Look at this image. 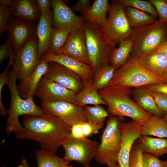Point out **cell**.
<instances>
[{
    "label": "cell",
    "mask_w": 167,
    "mask_h": 167,
    "mask_svg": "<svg viewBox=\"0 0 167 167\" xmlns=\"http://www.w3.org/2000/svg\"><path fill=\"white\" fill-rule=\"evenodd\" d=\"M23 122L24 128L16 137L36 141L41 150L52 154H56L64 139L71 133V127L47 112L38 117L24 115Z\"/></svg>",
    "instance_id": "cell-1"
},
{
    "label": "cell",
    "mask_w": 167,
    "mask_h": 167,
    "mask_svg": "<svg viewBox=\"0 0 167 167\" xmlns=\"http://www.w3.org/2000/svg\"><path fill=\"white\" fill-rule=\"evenodd\" d=\"M167 24L158 20L148 25L132 28L133 41L131 53L138 57L156 49L166 41L165 31Z\"/></svg>",
    "instance_id": "cell-6"
},
{
    "label": "cell",
    "mask_w": 167,
    "mask_h": 167,
    "mask_svg": "<svg viewBox=\"0 0 167 167\" xmlns=\"http://www.w3.org/2000/svg\"><path fill=\"white\" fill-rule=\"evenodd\" d=\"M164 82L162 78L154 75L143 67L138 57L131 53L126 63L115 70L108 86L133 88Z\"/></svg>",
    "instance_id": "cell-3"
},
{
    "label": "cell",
    "mask_w": 167,
    "mask_h": 167,
    "mask_svg": "<svg viewBox=\"0 0 167 167\" xmlns=\"http://www.w3.org/2000/svg\"><path fill=\"white\" fill-rule=\"evenodd\" d=\"M49 62L46 61L40 60L33 71L20 80L18 87L20 96L24 99L34 97L36 87L41 78L46 73Z\"/></svg>",
    "instance_id": "cell-19"
},
{
    "label": "cell",
    "mask_w": 167,
    "mask_h": 167,
    "mask_svg": "<svg viewBox=\"0 0 167 167\" xmlns=\"http://www.w3.org/2000/svg\"><path fill=\"white\" fill-rule=\"evenodd\" d=\"M125 8L118 0H112L108 17L102 26L107 39L115 47L122 40L131 38L132 28L128 20Z\"/></svg>",
    "instance_id": "cell-7"
},
{
    "label": "cell",
    "mask_w": 167,
    "mask_h": 167,
    "mask_svg": "<svg viewBox=\"0 0 167 167\" xmlns=\"http://www.w3.org/2000/svg\"><path fill=\"white\" fill-rule=\"evenodd\" d=\"M89 0H78L71 7L73 11L80 12L82 14L87 11L90 6Z\"/></svg>",
    "instance_id": "cell-42"
},
{
    "label": "cell",
    "mask_w": 167,
    "mask_h": 167,
    "mask_svg": "<svg viewBox=\"0 0 167 167\" xmlns=\"http://www.w3.org/2000/svg\"><path fill=\"white\" fill-rule=\"evenodd\" d=\"M141 135L167 138V123L164 118L152 115L142 126Z\"/></svg>",
    "instance_id": "cell-27"
},
{
    "label": "cell",
    "mask_w": 167,
    "mask_h": 167,
    "mask_svg": "<svg viewBox=\"0 0 167 167\" xmlns=\"http://www.w3.org/2000/svg\"><path fill=\"white\" fill-rule=\"evenodd\" d=\"M37 36H34L15 52L13 69L20 80L33 71L40 60Z\"/></svg>",
    "instance_id": "cell-10"
},
{
    "label": "cell",
    "mask_w": 167,
    "mask_h": 167,
    "mask_svg": "<svg viewBox=\"0 0 167 167\" xmlns=\"http://www.w3.org/2000/svg\"><path fill=\"white\" fill-rule=\"evenodd\" d=\"M13 46L10 34L6 41L0 47V64L7 57L9 58H15V54L13 50Z\"/></svg>",
    "instance_id": "cell-38"
},
{
    "label": "cell",
    "mask_w": 167,
    "mask_h": 167,
    "mask_svg": "<svg viewBox=\"0 0 167 167\" xmlns=\"http://www.w3.org/2000/svg\"><path fill=\"white\" fill-rule=\"evenodd\" d=\"M166 163V167H167V159L165 161Z\"/></svg>",
    "instance_id": "cell-54"
},
{
    "label": "cell",
    "mask_w": 167,
    "mask_h": 167,
    "mask_svg": "<svg viewBox=\"0 0 167 167\" xmlns=\"http://www.w3.org/2000/svg\"><path fill=\"white\" fill-rule=\"evenodd\" d=\"M125 8L130 7L146 12L156 18L158 16L156 9L149 1L141 0H118Z\"/></svg>",
    "instance_id": "cell-35"
},
{
    "label": "cell",
    "mask_w": 167,
    "mask_h": 167,
    "mask_svg": "<svg viewBox=\"0 0 167 167\" xmlns=\"http://www.w3.org/2000/svg\"><path fill=\"white\" fill-rule=\"evenodd\" d=\"M164 118L167 123V113L165 114L164 117Z\"/></svg>",
    "instance_id": "cell-51"
},
{
    "label": "cell",
    "mask_w": 167,
    "mask_h": 167,
    "mask_svg": "<svg viewBox=\"0 0 167 167\" xmlns=\"http://www.w3.org/2000/svg\"><path fill=\"white\" fill-rule=\"evenodd\" d=\"M18 79L12 69L8 72L7 85L10 90L11 96L10 107L8 110L7 122L15 123L19 122V117L22 115L38 117L46 112L38 106L34 101L33 97L23 99L20 95L16 85Z\"/></svg>",
    "instance_id": "cell-8"
},
{
    "label": "cell",
    "mask_w": 167,
    "mask_h": 167,
    "mask_svg": "<svg viewBox=\"0 0 167 167\" xmlns=\"http://www.w3.org/2000/svg\"><path fill=\"white\" fill-rule=\"evenodd\" d=\"M110 4L108 0H95L89 9L81 14L84 20L102 26L106 23Z\"/></svg>",
    "instance_id": "cell-25"
},
{
    "label": "cell",
    "mask_w": 167,
    "mask_h": 167,
    "mask_svg": "<svg viewBox=\"0 0 167 167\" xmlns=\"http://www.w3.org/2000/svg\"><path fill=\"white\" fill-rule=\"evenodd\" d=\"M18 167H29L27 160L23 159L20 163L18 165Z\"/></svg>",
    "instance_id": "cell-48"
},
{
    "label": "cell",
    "mask_w": 167,
    "mask_h": 167,
    "mask_svg": "<svg viewBox=\"0 0 167 167\" xmlns=\"http://www.w3.org/2000/svg\"><path fill=\"white\" fill-rule=\"evenodd\" d=\"M156 9L160 21L167 24V0H149Z\"/></svg>",
    "instance_id": "cell-37"
},
{
    "label": "cell",
    "mask_w": 167,
    "mask_h": 167,
    "mask_svg": "<svg viewBox=\"0 0 167 167\" xmlns=\"http://www.w3.org/2000/svg\"><path fill=\"white\" fill-rule=\"evenodd\" d=\"M83 108L88 122L98 125L102 128L105 125L106 118L110 116L102 105H87Z\"/></svg>",
    "instance_id": "cell-32"
},
{
    "label": "cell",
    "mask_w": 167,
    "mask_h": 167,
    "mask_svg": "<svg viewBox=\"0 0 167 167\" xmlns=\"http://www.w3.org/2000/svg\"><path fill=\"white\" fill-rule=\"evenodd\" d=\"M70 34L65 29L53 28L50 40L49 52L58 53L65 45Z\"/></svg>",
    "instance_id": "cell-34"
},
{
    "label": "cell",
    "mask_w": 167,
    "mask_h": 167,
    "mask_svg": "<svg viewBox=\"0 0 167 167\" xmlns=\"http://www.w3.org/2000/svg\"><path fill=\"white\" fill-rule=\"evenodd\" d=\"M106 102L107 111L110 116L124 118L128 117L143 125L153 115L140 108L132 98L131 88L119 86H109L98 90Z\"/></svg>",
    "instance_id": "cell-2"
},
{
    "label": "cell",
    "mask_w": 167,
    "mask_h": 167,
    "mask_svg": "<svg viewBox=\"0 0 167 167\" xmlns=\"http://www.w3.org/2000/svg\"><path fill=\"white\" fill-rule=\"evenodd\" d=\"M157 53L167 59V41L162 43L156 48Z\"/></svg>",
    "instance_id": "cell-46"
},
{
    "label": "cell",
    "mask_w": 167,
    "mask_h": 167,
    "mask_svg": "<svg viewBox=\"0 0 167 167\" xmlns=\"http://www.w3.org/2000/svg\"><path fill=\"white\" fill-rule=\"evenodd\" d=\"M123 118L110 116L107 119L106 126L100 137L101 142L95 159L98 163L108 166L118 164L122 135L120 124Z\"/></svg>",
    "instance_id": "cell-5"
},
{
    "label": "cell",
    "mask_w": 167,
    "mask_h": 167,
    "mask_svg": "<svg viewBox=\"0 0 167 167\" xmlns=\"http://www.w3.org/2000/svg\"><path fill=\"white\" fill-rule=\"evenodd\" d=\"M143 87L151 91L160 92L167 95V83L152 84Z\"/></svg>",
    "instance_id": "cell-43"
},
{
    "label": "cell",
    "mask_w": 167,
    "mask_h": 167,
    "mask_svg": "<svg viewBox=\"0 0 167 167\" xmlns=\"http://www.w3.org/2000/svg\"><path fill=\"white\" fill-rule=\"evenodd\" d=\"M102 128L100 126L90 122H82L71 127L70 135L77 138H87L98 133Z\"/></svg>",
    "instance_id": "cell-33"
},
{
    "label": "cell",
    "mask_w": 167,
    "mask_h": 167,
    "mask_svg": "<svg viewBox=\"0 0 167 167\" xmlns=\"http://www.w3.org/2000/svg\"><path fill=\"white\" fill-rule=\"evenodd\" d=\"M41 108L46 112L56 116L70 126L88 122L83 107L66 101L42 102Z\"/></svg>",
    "instance_id": "cell-11"
},
{
    "label": "cell",
    "mask_w": 167,
    "mask_h": 167,
    "mask_svg": "<svg viewBox=\"0 0 167 167\" xmlns=\"http://www.w3.org/2000/svg\"><path fill=\"white\" fill-rule=\"evenodd\" d=\"M3 167H6V166H3Z\"/></svg>",
    "instance_id": "cell-55"
},
{
    "label": "cell",
    "mask_w": 167,
    "mask_h": 167,
    "mask_svg": "<svg viewBox=\"0 0 167 167\" xmlns=\"http://www.w3.org/2000/svg\"><path fill=\"white\" fill-rule=\"evenodd\" d=\"M11 15L34 22L39 20L41 13L36 1L33 0H16L10 7Z\"/></svg>",
    "instance_id": "cell-23"
},
{
    "label": "cell",
    "mask_w": 167,
    "mask_h": 167,
    "mask_svg": "<svg viewBox=\"0 0 167 167\" xmlns=\"http://www.w3.org/2000/svg\"><path fill=\"white\" fill-rule=\"evenodd\" d=\"M36 158L37 167H62L70 163L63 157H59L56 154L49 153L40 149L36 151Z\"/></svg>",
    "instance_id": "cell-30"
},
{
    "label": "cell",
    "mask_w": 167,
    "mask_h": 167,
    "mask_svg": "<svg viewBox=\"0 0 167 167\" xmlns=\"http://www.w3.org/2000/svg\"><path fill=\"white\" fill-rule=\"evenodd\" d=\"M15 0H0V4L1 5H2L5 6H10L12 5Z\"/></svg>",
    "instance_id": "cell-47"
},
{
    "label": "cell",
    "mask_w": 167,
    "mask_h": 167,
    "mask_svg": "<svg viewBox=\"0 0 167 167\" xmlns=\"http://www.w3.org/2000/svg\"><path fill=\"white\" fill-rule=\"evenodd\" d=\"M138 139L134 143L131 150L129 167H143L142 162L143 152L139 146Z\"/></svg>",
    "instance_id": "cell-36"
},
{
    "label": "cell",
    "mask_w": 167,
    "mask_h": 167,
    "mask_svg": "<svg viewBox=\"0 0 167 167\" xmlns=\"http://www.w3.org/2000/svg\"><path fill=\"white\" fill-rule=\"evenodd\" d=\"M53 12L41 14L36 27L38 55L40 59L49 52L50 36L53 27Z\"/></svg>",
    "instance_id": "cell-20"
},
{
    "label": "cell",
    "mask_w": 167,
    "mask_h": 167,
    "mask_svg": "<svg viewBox=\"0 0 167 167\" xmlns=\"http://www.w3.org/2000/svg\"><path fill=\"white\" fill-rule=\"evenodd\" d=\"M143 167H166V161H162L152 154L142 153Z\"/></svg>",
    "instance_id": "cell-39"
},
{
    "label": "cell",
    "mask_w": 167,
    "mask_h": 167,
    "mask_svg": "<svg viewBox=\"0 0 167 167\" xmlns=\"http://www.w3.org/2000/svg\"><path fill=\"white\" fill-rule=\"evenodd\" d=\"M7 26L15 52L36 35V28L33 22L22 18H10Z\"/></svg>",
    "instance_id": "cell-15"
},
{
    "label": "cell",
    "mask_w": 167,
    "mask_h": 167,
    "mask_svg": "<svg viewBox=\"0 0 167 167\" xmlns=\"http://www.w3.org/2000/svg\"><path fill=\"white\" fill-rule=\"evenodd\" d=\"M86 167H91L90 166H88ZM108 167H120L119 165L117 164L116 165L113 166H108Z\"/></svg>",
    "instance_id": "cell-52"
},
{
    "label": "cell",
    "mask_w": 167,
    "mask_h": 167,
    "mask_svg": "<svg viewBox=\"0 0 167 167\" xmlns=\"http://www.w3.org/2000/svg\"><path fill=\"white\" fill-rule=\"evenodd\" d=\"M76 93L43 76L36 90V95L42 102L66 101L75 103Z\"/></svg>",
    "instance_id": "cell-12"
},
{
    "label": "cell",
    "mask_w": 167,
    "mask_h": 167,
    "mask_svg": "<svg viewBox=\"0 0 167 167\" xmlns=\"http://www.w3.org/2000/svg\"><path fill=\"white\" fill-rule=\"evenodd\" d=\"M120 127L122 138L118 164L120 167H129L131 150L134 142L141 136L142 125L132 120L122 121Z\"/></svg>",
    "instance_id": "cell-14"
},
{
    "label": "cell",
    "mask_w": 167,
    "mask_h": 167,
    "mask_svg": "<svg viewBox=\"0 0 167 167\" xmlns=\"http://www.w3.org/2000/svg\"><path fill=\"white\" fill-rule=\"evenodd\" d=\"M138 58L141 66L154 75L162 78L167 72V59L157 53L156 49Z\"/></svg>",
    "instance_id": "cell-22"
},
{
    "label": "cell",
    "mask_w": 167,
    "mask_h": 167,
    "mask_svg": "<svg viewBox=\"0 0 167 167\" xmlns=\"http://www.w3.org/2000/svg\"><path fill=\"white\" fill-rule=\"evenodd\" d=\"M83 19L89 65L94 73L102 66L110 64L115 47L107 39L101 26Z\"/></svg>",
    "instance_id": "cell-4"
},
{
    "label": "cell",
    "mask_w": 167,
    "mask_h": 167,
    "mask_svg": "<svg viewBox=\"0 0 167 167\" xmlns=\"http://www.w3.org/2000/svg\"><path fill=\"white\" fill-rule=\"evenodd\" d=\"M100 145L99 142L87 138H77L67 136L62 146L65 151L63 158L70 162L74 161L84 167L89 166V163L96 156Z\"/></svg>",
    "instance_id": "cell-9"
},
{
    "label": "cell",
    "mask_w": 167,
    "mask_h": 167,
    "mask_svg": "<svg viewBox=\"0 0 167 167\" xmlns=\"http://www.w3.org/2000/svg\"><path fill=\"white\" fill-rule=\"evenodd\" d=\"M138 141L143 152L152 154L158 158L167 154V139L141 135Z\"/></svg>",
    "instance_id": "cell-26"
},
{
    "label": "cell",
    "mask_w": 167,
    "mask_h": 167,
    "mask_svg": "<svg viewBox=\"0 0 167 167\" xmlns=\"http://www.w3.org/2000/svg\"><path fill=\"white\" fill-rule=\"evenodd\" d=\"M119 47L113 50L110 64L116 69L123 65L128 59L131 52L133 41L131 38L121 41Z\"/></svg>",
    "instance_id": "cell-28"
},
{
    "label": "cell",
    "mask_w": 167,
    "mask_h": 167,
    "mask_svg": "<svg viewBox=\"0 0 167 167\" xmlns=\"http://www.w3.org/2000/svg\"><path fill=\"white\" fill-rule=\"evenodd\" d=\"M116 70L110 64L101 67L94 73L93 82L94 88L98 91L107 87Z\"/></svg>",
    "instance_id": "cell-31"
},
{
    "label": "cell",
    "mask_w": 167,
    "mask_h": 167,
    "mask_svg": "<svg viewBox=\"0 0 167 167\" xmlns=\"http://www.w3.org/2000/svg\"><path fill=\"white\" fill-rule=\"evenodd\" d=\"M59 53L68 55L90 65L83 27L70 34Z\"/></svg>",
    "instance_id": "cell-18"
},
{
    "label": "cell",
    "mask_w": 167,
    "mask_h": 167,
    "mask_svg": "<svg viewBox=\"0 0 167 167\" xmlns=\"http://www.w3.org/2000/svg\"><path fill=\"white\" fill-rule=\"evenodd\" d=\"M11 15L10 7L0 6V35L7 30V23Z\"/></svg>",
    "instance_id": "cell-40"
},
{
    "label": "cell",
    "mask_w": 167,
    "mask_h": 167,
    "mask_svg": "<svg viewBox=\"0 0 167 167\" xmlns=\"http://www.w3.org/2000/svg\"><path fill=\"white\" fill-rule=\"evenodd\" d=\"M44 76L76 94L83 87V81L77 74L57 62H49L47 71Z\"/></svg>",
    "instance_id": "cell-16"
},
{
    "label": "cell",
    "mask_w": 167,
    "mask_h": 167,
    "mask_svg": "<svg viewBox=\"0 0 167 167\" xmlns=\"http://www.w3.org/2000/svg\"><path fill=\"white\" fill-rule=\"evenodd\" d=\"M132 96L137 104L146 112L157 117L164 118L165 113L157 107L151 91L143 87L132 89Z\"/></svg>",
    "instance_id": "cell-21"
},
{
    "label": "cell",
    "mask_w": 167,
    "mask_h": 167,
    "mask_svg": "<svg viewBox=\"0 0 167 167\" xmlns=\"http://www.w3.org/2000/svg\"><path fill=\"white\" fill-rule=\"evenodd\" d=\"M9 67L7 66L3 72L0 75V108H4L2 100V94L3 88L4 85L7 84L8 82V70Z\"/></svg>",
    "instance_id": "cell-44"
},
{
    "label": "cell",
    "mask_w": 167,
    "mask_h": 167,
    "mask_svg": "<svg viewBox=\"0 0 167 167\" xmlns=\"http://www.w3.org/2000/svg\"><path fill=\"white\" fill-rule=\"evenodd\" d=\"M38 9L41 14H44L49 12L51 5V1L49 0H36Z\"/></svg>",
    "instance_id": "cell-45"
},
{
    "label": "cell",
    "mask_w": 167,
    "mask_h": 167,
    "mask_svg": "<svg viewBox=\"0 0 167 167\" xmlns=\"http://www.w3.org/2000/svg\"><path fill=\"white\" fill-rule=\"evenodd\" d=\"M74 103L82 107L89 105H107L98 91L94 88L93 79L83 81V87L76 94Z\"/></svg>",
    "instance_id": "cell-24"
},
{
    "label": "cell",
    "mask_w": 167,
    "mask_h": 167,
    "mask_svg": "<svg viewBox=\"0 0 167 167\" xmlns=\"http://www.w3.org/2000/svg\"><path fill=\"white\" fill-rule=\"evenodd\" d=\"M62 167H74L71 165H65L62 166Z\"/></svg>",
    "instance_id": "cell-53"
},
{
    "label": "cell",
    "mask_w": 167,
    "mask_h": 167,
    "mask_svg": "<svg viewBox=\"0 0 167 167\" xmlns=\"http://www.w3.org/2000/svg\"><path fill=\"white\" fill-rule=\"evenodd\" d=\"M165 39L167 41V24L165 29Z\"/></svg>",
    "instance_id": "cell-50"
},
{
    "label": "cell",
    "mask_w": 167,
    "mask_h": 167,
    "mask_svg": "<svg viewBox=\"0 0 167 167\" xmlns=\"http://www.w3.org/2000/svg\"><path fill=\"white\" fill-rule=\"evenodd\" d=\"M40 59L48 62L60 64L77 74L83 81L93 79L94 72L91 66L68 55L49 52Z\"/></svg>",
    "instance_id": "cell-17"
},
{
    "label": "cell",
    "mask_w": 167,
    "mask_h": 167,
    "mask_svg": "<svg viewBox=\"0 0 167 167\" xmlns=\"http://www.w3.org/2000/svg\"><path fill=\"white\" fill-rule=\"evenodd\" d=\"M51 2L53 10V28H63L70 33L83 28V18L75 14L64 1L52 0Z\"/></svg>",
    "instance_id": "cell-13"
},
{
    "label": "cell",
    "mask_w": 167,
    "mask_h": 167,
    "mask_svg": "<svg viewBox=\"0 0 167 167\" xmlns=\"http://www.w3.org/2000/svg\"><path fill=\"white\" fill-rule=\"evenodd\" d=\"M151 93L157 107L162 111L167 113V95L158 92L151 91Z\"/></svg>",
    "instance_id": "cell-41"
},
{
    "label": "cell",
    "mask_w": 167,
    "mask_h": 167,
    "mask_svg": "<svg viewBox=\"0 0 167 167\" xmlns=\"http://www.w3.org/2000/svg\"><path fill=\"white\" fill-rule=\"evenodd\" d=\"M162 78L163 79L165 82L167 83V72H166Z\"/></svg>",
    "instance_id": "cell-49"
},
{
    "label": "cell",
    "mask_w": 167,
    "mask_h": 167,
    "mask_svg": "<svg viewBox=\"0 0 167 167\" xmlns=\"http://www.w3.org/2000/svg\"><path fill=\"white\" fill-rule=\"evenodd\" d=\"M125 11L131 28L149 25L158 20L157 18L146 12L131 7H126Z\"/></svg>",
    "instance_id": "cell-29"
}]
</instances>
